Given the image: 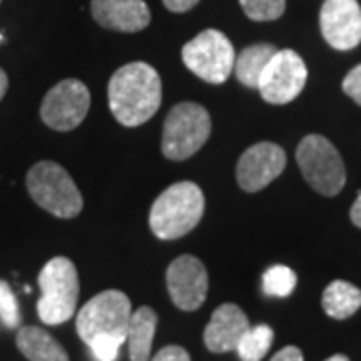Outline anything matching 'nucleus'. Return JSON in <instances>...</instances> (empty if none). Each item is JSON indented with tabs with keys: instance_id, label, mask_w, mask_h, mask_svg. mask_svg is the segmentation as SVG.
I'll use <instances>...</instances> for the list:
<instances>
[{
	"instance_id": "1",
	"label": "nucleus",
	"mask_w": 361,
	"mask_h": 361,
	"mask_svg": "<svg viewBox=\"0 0 361 361\" xmlns=\"http://www.w3.org/2000/svg\"><path fill=\"white\" fill-rule=\"evenodd\" d=\"M130 299L123 291L106 289L94 295L77 313V334L89 345L97 361H116L118 349L127 341Z\"/></svg>"
},
{
	"instance_id": "2",
	"label": "nucleus",
	"mask_w": 361,
	"mask_h": 361,
	"mask_svg": "<svg viewBox=\"0 0 361 361\" xmlns=\"http://www.w3.org/2000/svg\"><path fill=\"white\" fill-rule=\"evenodd\" d=\"M163 101V85L147 63H129L109 80V106L123 127H139L157 115Z\"/></svg>"
},
{
	"instance_id": "3",
	"label": "nucleus",
	"mask_w": 361,
	"mask_h": 361,
	"mask_svg": "<svg viewBox=\"0 0 361 361\" xmlns=\"http://www.w3.org/2000/svg\"><path fill=\"white\" fill-rule=\"evenodd\" d=\"M205 213V195L193 180H180L157 197L149 213V225L163 241L180 239L199 225Z\"/></svg>"
},
{
	"instance_id": "4",
	"label": "nucleus",
	"mask_w": 361,
	"mask_h": 361,
	"mask_svg": "<svg viewBox=\"0 0 361 361\" xmlns=\"http://www.w3.org/2000/svg\"><path fill=\"white\" fill-rule=\"evenodd\" d=\"M26 189L40 209L59 219H75L85 205L73 177L54 161L32 165L26 175Z\"/></svg>"
},
{
	"instance_id": "5",
	"label": "nucleus",
	"mask_w": 361,
	"mask_h": 361,
	"mask_svg": "<svg viewBox=\"0 0 361 361\" xmlns=\"http://www.w3.org/2000/svg\"><path fill=\"white\" fill-rule=\"evenodd\" d=\"M39 287L37 311L44 325H61L75 315L80 285L77 267L71 259H51L39 273Z\"/></svg>"
},
{
	"instance_id": "6",
	"label": "nucleus",
	"mask_w": 361,
	"mask_h": 361,
	"mask_svg": "<svg viewBox=\"0 0 361 361\" xmlns=\"http://www.w3.org/2000/svg\"><path fill=\"white\" fill-rule=\"evenodd\" d=\"M297 165L303 179L319 195L336 197L345 187V163L334 142L322 135H307L297 145Z\"/></svg>"
},
{
	"instance_id": "7",
	"label": "nucleus",
	"mask_w": 361,
	"mask_h": 361,
	"mask_svg": "<svg viewBox=\"0 0 361 361\" xmlns=\"http://www.w3.org/2000/svg\"><path fill=\"white\" fill-rule=\"evenodd\" d=\"M209 135L211 116L205 106L197 103L175 104L163 125V155L169 161H185L205 145Z\"/></svg>"
},
{
	"instance_id": "8",
	"label": "nucleus",
	"mask_w": 361,
	"mask_h": 361,
	"mask_svg": "<svg viewBox=\"0 0 361 361\" xmlns=\"http://www.w3.org/2000/svg\"><path fill=\"white\" fill-rule=\"evenodd\" d=\"M183 63L195 77L209 85H221L231 77L235 51L231 40L221 30L207 28L183 47Z\"/></svg>"
},
{
	"instance_id": "9",
	"label": "nucleus",
	"mask_w": 361,
	"mask_h": 361,
	"mask_svg": "<svg viewBox=\"0 0 361 361\" xmlns=\"http://www.w3.org/2000/svg\"><path fill=\"white\" fill-rule=\"evenodd\" d=\"M89 109L90 92L87 85L78 78H65L44 94L40 118L47 127L66 133L77 129L89 115Z\"/></svg>"
},
{
	"instance_id": "10",
	"label": "nucleus",
	"mask_w": 361,
	"mask_h": 361,
	"mask_svg": "<svg viewBox=\"0 0 361 361\" xmlns=\"http://www.w3.org/2000/svg\"><path fill=\"white\" fill-rule=\"evenodd\" d=\"M307 82V66L303 59L291 49L277 51L275 56L265 66L259 80V94L265 103L287 104L295 101L305 89Z\"/></svg>"
},
{
	"instance_id": "11",
	"label": "nucleus",
	"mask_w": 361,
	"mask_h": 361,
	"mask_svg": "<svg viewBox=\"0 0 361 361\" xmlns=\"http://www.w3.org/2000/svg\"><path fill=\"white\" fill-rule=\"evenodd\" d=\"M287 155L275 142L263 141L249 147L237 161V183L245 193H257L285 171Z\"/></svg>"
},
{
	"instance_id": "12",
	"label": "nucleus",
	"mask_w": 361,
	"mask_h": 361,
	"mask_svg": "<svg viewBox=\"0 0 361 361\" xmlns=\"http://www.w3.org/2000/svg\"><path fill=\"white\" fill-rule=\"evenodd\" d=\"M167 289L171 301L180 311H197L207 299L209 275L201 259L180 255L167 269Z\"/></svg>"
},
{
	"instance_id": "13",
	"label": "nucleus",
	"mask_w": 361,
	"mask_h": 361,
	"mask_svg": "<svg viewBox=\"0 0 361 361\" xmlns=\"http://www.w3.org/2000/svg\"><path fill=\"white\" fill-rule=\"evenodd\" d=\"M325 42L336 51H351L361 42V6L357 0H325L319 13Z\"/></svg>"
},
{
	"instance_id": "14",
	"label": "nucleus",
	"mask_w": 361,
	"mask_h": 361,
	"mask_svg": "<svg viewBox=\"0 0 361 361\" xmlns=\"http://www.w3.org/2000/svg\"><path fill=\"white\" fill-rule=\"evenodd\" d=\"M92 18L106 30L139 32L151 23L145 0H90Z\"/></svg>"
},
{
	"instance_id": "15",
	"label": "nucleus",
	"mask_w": 361,
	"mask_h": 361,
	"mask_svg": "<svg viewBox=\"0 0 361 361\" xmlns=\"http://www.w3.org/2000/svg\"><path fill=\"white\" fill-rule=\"evenodd\" d=\"M247 329L249 319L243 310L235 303H223L213 311L211 322L203 334V341L211 353L235 351Z\"/></svg>"
},
{
	"instance_id": "16",
	"label": "nucleus",
	"mask_w": 361,
	"mask_h": 361,
	"mask_svg": "<svg viewBox=\"0 0 361 361\" xmlns=\"http://www.w3.org/2000/svg\"><path fill=\"white\" fill-rule=\"evenodd\" d=\"M16 348L28 361H68L66 349L37 325H25L16 331Z\"/></svg>"
},
{
	"instance_id": "17",
	"label": "nucleus",
	"mask_w": 361,
	"mask_h": 361,
	"mask_svg": "<svg viewBox=\"0 0 361 361\" xmlns=\"http://www.w3.org/2000/svg\"><path fill=\"white\" fill-rule=\"evenodd\" d=\"M157 313L151 307L142 305L130 313L127 327V345H129L130 361L151 360V345L155 339Z\"/></svg>"
},
{
	"instance_id": "18",
	"label": "nucleus",
	"mask_w": 361,
	"mask_h": 361,
	"mask_svg": "<svg viewBox=\"0 0 361 361\" xmlns=\"http://www.w3.org/2000/svg\"><path fill=\"white\" fill-rule=\"evenodd\" d=\"M277 49L273 44L261 42V44H251L235 56V77L237 80L247 87V89H257L261 75L265 71V66L269 65V61L275 56Z\"/></svg>"
},
{
	"instance_id": "19",
	"label": "nucleus",
	"mask_w": 361,
	"mask_h": 361,
	"mask_svg": "<svg viewBox=\"0 0 361 361\" xmlns=\"http://www.w3.org/2000/svg\"><path fill=\"white\" fill-rule=\"evenodd\" d=\"M323 311L334 319H348L361 307V289L349 281H331L322 297Z\"/></svg>"
},
{
	"instance_id": "20",
	"label": "nucleus",
	"mask_w": 361,
	"mask_h": 361,
	"mask_svg": "<svg viewBox=\"0 0 361 361\" xmlns=\"http://www.w3.org/2000/svg\"><path fill=\"white\" fill-rule=\"evenodd\" d=\"M273 329H271L269 325H255V327H249L243 337H241V341H239V345H237V355H239V360L241 361H261L265 355H267V351L273 345Z\"/></svg>"
},
{
	"instance_id": "21",
	"label": "nucleus",
	"mask_w": 361,
	"mask_h": 361,
	"mask_svg": "<svg viewBox=\"0 0 361 361\" xmlns=\"http://www.w3.org/2000/svg\"><path fill=\"white\" fill-rule=\"evenodd\" d=\"M297 285L295 271L285 265H273L263 275V291L269 297H287L293 293Z\"/></svg>"
},
{
	"instance_id": "22",
	"label": "nucleus",
	"mask_w": 361,
	"mask_h": 361,
	"mask_svg": "<svg viewBox=\"0 0 361 361\" xmlns=\"http://www.w3.org/2000/svg\"><path fill=\"white\" fill-rule=\"evenodd\" d=\"M247 18L255 23H269L281 18L285 13V0H239Z\"/></svg>"
},
{
	"instance_id": "23",
	"label": "nucleus",
	"mask_w": 361,
	"mask_h": 361,
	"mask_svg": "<svg viewBox=\"0 0 361 361\" xmlns=\"http://www.w3.org/2000/svg\"><path fill=\"white\" fill-rule=\"evenodd\" d=\"M0 323L6 329H20V323H23L18 299L14 295L8 281H2V279H0Z\"/></svg>"
},
{
	"instance_id": "24",
	"label": "nucleus",
	"mask_w": 361,
	"mask_h": 361,
	"mask_svg": "<svg viewBox=\"0 0 361 361\" xmlns=\"http://www.w3.org/2000/svg\"><path fill=\"white\" fill-rule=\"evenodd\" d=\"M343 92L361 106V65L353 66L343 78Z\"/></svg>"
},
{
	"instance_id": "25",
	"label": "nucleus",
	"mask_w": 361,
	"mask_h": 361,
	"mask_svg": "<svg viewBox=\"0 0 361 361\" xmlns=\"http://www.w3.org/2000/svg\"><path fill=\"white\" fill-rule=\"evenodd\" d=\"M153 361H191V355L189 351L180 345H167L161 351H157Z\"/></svg>"
},
{
	"instance_id": "26",
	"label": "nucleus",
	"mask_w": 361,
	"mask_h": 361,
	"mask_svg": "<svg viewBox=\"0 0 361 361\" xmlns=\"http://www.w3.org/2000/svg\"><path fill=\"white\" fill-rule=\"evenodd\" d=\"M199 2L201 0H163L165 8H169L171 13H189Z\"/></svg>"
},
{
	"instance_id": "27",
	"label": "nucleus",
	"mask_w": 361,
	"mask_h": 361,
	"mask_svg": "<svg viewBox=\"0 0 361 361\" xmlns=\"http://www.w3.org/2000/svg\"><path fill=\"white\" fill-rule=\"evenodd\" d=\"M271 361H303V353H301V349L295 348V345H287L281 351H277Z\"/></svg>"
},
{
	"instance_id": "28",
	"label": "nucleus",
	"mask_w": 361,
	"mask_h": 361,
	"mask_svg": "<svg viewBox=\"0 0 361 361\" xmlns=\"http://www.w3.org/2000/svg\"><path fill=\"white\" fill-rule=\"evenodd\" d=\"M349 217H351V221H353V225L361 229V193H360V197L355 199L353 207H351V213H349Z\"/></svg>"
},
{
	"instance_id": "29",
	"label": "nucleus",
	"mask_w": 361,
	"mask_h": 361,
	"mask_svg": "<svg viewBox=\"0 0 361 361\" xmlns=\"http://www.w3.org/2000/svg\"><path fill=\"white\" fill-rule=\"evenodd\" d=\"M6 90H8V77H6V73L0 68V101L4 99Z\"/></svg>"
},
{
	"instance_id": "30",
	"label": "nucleus",
	"mask_w": 361,
	"mask_h": 361,
	"mask_svg": "<svg viewBox=\"0 0 361 361\" xmlns=\"http://www.w3.org/2000/svg\"><path fill=\"white\" fill-rule=\"evenodd\" d=\"M325 361H349L348 355H343V353H337V355H331V357H327Z\"/></svg>"
},
{
	"instance_id": "31",
	"label": "nucleus",
	"mask_w": 361,
	"mask_h": 361,
	"mask_svg": "<svg viewBox=\"0 0 361 361\" xmlns=\"http://www.w3.org/2000/svg\"><path fill=\"white\" fill-rule=\"evenodd\" d=\"M0 327H2V323H0Z\"/></svg>"
},
{
	"instance_id": "32",
	"label": "nucleus",
	"mask_w": 361,
	"mask_h": 361,
	"mask_svg": "<svg viewBox=\"0 0 361 361\" xmlns=\"http://www.w3.org/2000/svg\"><path fill=\"white\" fill-rule=\"evenodd\" d=\"M0 2H2V0H0Z\"/></svg>"
}]
</instances>
